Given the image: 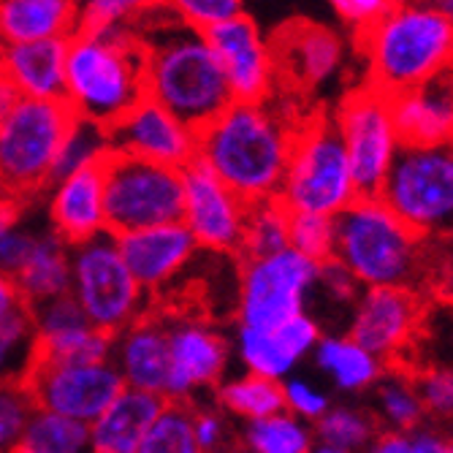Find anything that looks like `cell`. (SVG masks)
<instances>
[{
	"instance_id": "6da1fadb",
	"label": "cell",
	"mask_w": 453,
	"mask_h": 453,
	"mask_svg": "<svg viewBox=\"0 0 453 453\" xmlns=\"http://www.w3.org/2000/svg\"><path fill=\"white\" fill-rule=\"evenodd\" d=\"M294 131L266 101H231L198 128V157L247 203L277 198Z\"/></svg>"
},
{
	"instance_id": "7a4b0ae2",
	"label": "cell",
	"mask_w": 453,
	"mask_h": 453,
	"mask_svg": "<svg viewBox=\"0 0 453 453\" xmlns=\"http://www.w3.org/2000/svg\"><path fill=\"white\" fill-rule=\"evenodd\" d=\"M144 44V90L193 128H203L231 101V88L207 33L157 12L139 25Z\"/></svg>"
},
{
	"instance_id": "3957f363",
	"label": "cell",
	"mask_w": 453,
	"mask_h": 453,
	"mask_svg": "<svg viewBox=\"0 0 453 453\" xmlns=\"http://www.w3.org/2000/svg\"><path fill=\"white\" fill-rule=\"evenodd\" d=\"M366 81L399 96L453 68V22L426 0H396L372 27L356 35Z\"/></svg>"
},
{
	"instance_id": "277c9868",
	"label": "cell",
	"mask_w": 453,
	"mask_h": 453,
	"mask_svg": "<svg viewBox=\"0 0 453 453\" xmlns=\"http://www.w3.org/2000/svg\"><path fill=\"white\" fill-rule=\"evenodd\" d=\"M144 93L139 27H79L68 38L63 98L76 117L109 128Z\"/></svg>"
},
{
	"instance_id": "5b68a950",
	"label": "cell",
	"mask_w": 453,
	"mask_h": 453,
	"mask_svg": "<svg viewBox=\"0 0 453 453\" xmlns=\"http://www.w3.org/2000/svg\"><path fill=\"white\" fill-rule=\"evenodd\" d=\"M429 244L388 207L380 193L358 196L337 215L334 261L364 288L399 285L424 291Z\"/></svg>"
},
{
	"instance_id": "8992f818",
	"label": "cell",
	"mask_w": 453,
	"mask_h": 453,
	"mask_svg": "<svg viewBox=\"0 0 453 453\" xmlns=\"http://www.w3.org/2000/svg\"><path fill=\"white\" fill-rule=\"evenodd\" d=\"M73 119L65 98L22 96L0 119V190L25 203L44 193Z\"/></svg>"
},
{
	"instance_id": "52a82bcc",
	"label": "cell",
	"mask_w": 453,
	"mask_h": 453,
	"mask_svg": "<svg viewBox=\"0 0 453 453\" xmlns=\"http://www.w3.org/2000/svg\"><path fill=\"white\" fill-rule=\"evenodd\" d=\"M358 185L334 119L315 117L294 131L280 201L291 212L340 215L358 198Z\"/></svg>"
},
{
	"instance_id": "ba28073f",
	"label": "cell",
	"mask_w": 453,
	"mask_h": 453,
	"mask_svg": "<svg viewBox=\"0 0 453 453\" xmlns=\"http://www.w3.org/2000/svg\"><path fill=\"white\" fill-rule=\"evenodd\" d=\"M68 294L76 299L85 318L111 337L150 312L152 304V294L122 258L111 231L71 244Z\"/></svg>"
},
{
	"instance_id": "9c48e42d",
	"label": "cell",
	"mask_w": 453,
	"mask_h": 453,
	"mask_svg": "<svg viewBox=\"0 0 453 453\" xmlns=\"http://www.w3.org/2000/svg\"><path fill=\"white\" fill-rule=\"evenodd\" d=\"M380 196L426 242L453 236V139L402 144Z\"/></svg>"
},
{
	"instance_id": "30bf717a",
	"label": "cell",
	"mask_w": 453,
	"mask_h": 453,
	"mask_svg": "<svg viewBox=\"0 0 453 453\" xmlns=\"http://www.w3.org/2000/svg\"><path fill=\"white\" fill-rule=\"evenodd\" d=\"M111 234L182 220V169L111 150L104 160Z\"/></svg>"
},
{
	"instance_id": "8fae6325",
	"label": "cell",
	"mask_w": 453,
	"mask_h": 453,
	"mask_svg": "<svg viewBox=\"0 0 453 453\" xmlns=\"http://www.w3.org/2000/svg\"><path fill=\"white\" fill-rule=\"evenodd\" d=\"M236 318L250 326H277L280 320L310 310V299L320 274L318 261L294 247L239 264Z\"/></svg>"
},
{
	"instance_id": "7c38bea8",
	"label": "cell",
	"mask_w": 453,
	"mask_h": 453,
	"mask_svg": "<svg viewBox=\"0 0 453 453\" xmlns=\"http://www.w3.org/2000/svg\"><path fill=\"white\" fill-rule=\"evenodd\" d=\"M332 119L345 142L358 193H380L402 150V136L391 111V96L380 93L366 81V88L353 90L340 104Z\"/></svg>"
},
{
	"instance_id": "4fadbf2b",
	"label": "cell",
	"mask_w": 453,
	"mask_h": 453,
	"mask_svg": "<svg viewBox=\"0 0 453 453\" xmlns=\"http://www.w3.org/2000/svg\"><path fill=\"white\" fill-rule=\"evenodd\" d=\"M426 304L429 296L418 288H364L345 332L386 364H407L421 332Z\"/></svg>"
},
{
	"instance_id": "5bb4252c",
	"label": "cell",
	"mask_w": 453,
	"mask_h": 453,
	"mask_svg": "<svg viewBox=\"0 0 453 453\" xmlns=\"http://www.w3.org/2000/svg\"><path fill=\"white\" fill-rule=\"evenodd\" d=\"M35 407H47L76 421L93 424L126 388L119 369L106 361H47L38 358L25 380Z\"/></svg>"
},
{
	"instance_id": "9a60e30c",
	"label": "cell",
	"mask_w": 453,
	"mask_h": 453,
	"mask_svg": "<svg viewBox=\"0 0 453 453\" xmlns=\"http://www.w3.org/2000/svg\"><path fill=\"white\" fill-rule=\"evenodd\" d=\"M247 203L201 157L182 166V223L198 247L215 256H239L247 223Z\"/></svg>"
},
{
	"instance_id": "2e32d148",
	"label": "cell",
	"mask_w": 453,
	"mask_h": 453,
	"mask_svg": "<svg viewBox=\"0 0 453 453\" xmlns=\"http://www.w3.org/2000/svg\"><path fill=\"white\" fill-rule=\"evenodd\" d=\"M172 375L166 399L193 402L198 394L212 391L226 375L234 358V342L218 328L193 315L166 318Z\"/></svg>"
},
{
	"instance_id": "e0dca14e",
	"label": "cell",
	"mask_w": 453,
	"mask_h": 453,
	"mask_svg": "<svg viewBox=\"0 0 453 453\" xmlns=\"http://www.w3.org/2000/svg\"><path fill=\"white\" fill-rule=\"evenodd\" d=\"M109 139L111 150L117 152L166 163L177 169L198 157V128L147 93L117 122H111Z\"/></svg>"
},
{
	"instance_id": "ac0fdd59",
	"label": "cell",
	"mask_w": 453,
	"mask_h": 453,
	"mask_svg": "<svg viewBox=\"0 0 453 453\" xmlns=\"http://www.w3.org/2000/svg\"><path fill=\"white\" fill-rule=\"evenodd\" d=\"M234 101H269L277 85L272 38L247 14L231 17L207 30Z\"/></svg>"
},
{
	"instance_id": "d6986e66",
	"label": "cell",
	"mask_w": 453,
	"mask_h": 453,
	"mask_svg": "<svg viewBox=\"0 0 453 453\" xmlns=\"http://www.w3.org/2000/svg\"><path fill=\"white\" fill-rule=\"evenodd\" d=\"M323 337L320 320L304 310L277 326H250L239 323L234 334V356L247 372L264 378L285 380L296 372V366L312 356L315 345Z\"/></svg>"
},
{
	"instance_id": "ffe728a7",
	"label": "cell",
	"mask_w": 453,
	"mask_h": 453,
	"mask_svg": "<svg viewBox=\"0 0 453 453\" xmlns=\"http://www.w3.org/2000/svg\"><path fill=\"white\" fill-rule=\"evenodd\" d=\"M274 60L277 79L282 76L294 88L315 90L328 85L342 68L345 60V41L337 30L318 25V22H288L274 38Z\"/></svg>"
},
{
	"instance_id": "44dd1931",
	"label": "cell",
	"mask_w": 453,
	"mask_h": 453,
	"mask_svg": "<svg viewBox=\"0 0 453 453\" xmlns=\"http://www.w3.org/2000/svg\"><path fill=\"white\" fill-rule=\"evenodd\" d=\"M114 236L122 258L150 294H157L172 285L201 250L196 236L182 220L122 231Z\"/></svg>"
},
{
	"instance_id": "7402d4cb",
	"label": "cell",
	"mask_w": 453,
	"mask_h": 453,
	"mask_svg": "<svg viewBox=\"0 0 453 453\" xmlns=\"http://www.w3.org/2000/svg\"><path fill=\"white\" fill-rule=\"evenodd\" d=\"M50 228L68 244L88 242L109 231L106 223V193H104V163L101 166L73 169L60 174L44 190Z\"/></svg>"
},
{
	"instance_id": "603a6c76",
	"label": "cell",
	"mask_w": 453,
	"mask_h": 453,
	"mask_svg": "<svg viewBox=\"0 0 453 453\" xmlns=\"http://www.w3.org/2000/svg\"><path fill=\"white\" fill-rule=\"evenodd\" d=\"M111 361L119 369L126 386L166 396L172 375L166 315H157L150 310L131 326L122 328L119 334H114Z\"/></svg>"
},
{
	"instance_id": "cb8c5ba5",
	"label": "cell",
	"mask_w": 453,
	"mask_h": 453,
	"mask_svg": "<svg viewBox=\"0 0 453 453\" xmlns=\"http://www.w3.org/2000/svg\"><path fill=\"white\" fill-rule=\"evenodd\" d=\"M402 144H437L453 139V68L391 96Z\"/></svg>"
},
{
	"instance_id": "d4e9b609",
	"label": "cell",
	"mask_w": 453,
	"mask_h": 453,
	"mask_svg": "<svg viewBox=\"0 0 453 453\" xmlns=\"http://www.w3.org/2000/svg\"><path fill=\"white\" fill-rule=\"evenodd\" d=\"M65 58L68 38L0 44V71L14 81V88L25 98H63Z\"/></svg>"
},
{
	"instance_id": "484cf974",
	"label": "cell",
	"mask_w": 453,
	"mask_h": 453,
	"mask_svg": "<svg viewBox=\"0 0 453 453\" xmlns=\"http://www.w3.org/2000/svg\"><path fill=\"white\" fill-rule=\"evenodd\" d=\"M163 402H166V396L126 386L90 424V450L142 453L144 437L157 418Z\"/></svg>"
},
{
	"instance_id": "4316f807",
	"label": "cell",
	"mask_w": 453,
	"mask_h": 453,
	"mask_svg": "<svg viewBox=\"0 0 453 453\" xmlns=\"http://www.w3.org/2000/svg\"><path fill=\"white\" fill-rule=\"evenodd\" d=\"M312 361L318 372L328 380V386L345 396L369 394V388L383 378L388 366L380 356L366 350L348 332L323 334L312 350Z\"/></svg>"
},
{
	"instance_id": "83f0119b",
	"label": "cell",
	"mask_w": 453,
	"mask_h": 453,
	"mask_svg": "<svg viewBox=\"0 0 453 453\" xmlns=\"http://www.w3.org/2000/svg\"><path fill=\"white\" fill-rule=\"evenodd\" d=\"M79 27V0H0V44L71 38Z\"/></svg>"
},
{
	"instance_id": "f1b7e54d",
	"label": "cell",
	"mask_w": 453,
	"mask_h": 453,
	"mask_svg": "<svg viewBox=\"0 0 453 453\" xmlns=\"http://www.w3.org/2000/svg\"><path fill=\"white\" fill-rule=\"evenodd\" d=\"M14 280L27 304L47 302L68 294L71 288V244L58 236L50 226L35 231L33 250L25 264L14 272Z\"/></svg>"
},
{
	"instance_id": "f546056e",
	"label": "cell",
	"mask_w": 453,
	"mask_h": 453,
	"mask_svg": "<svg viewBox=\"0 0 453 453\" xmlns=\"http://www.w3.org/2000/svg\"><path fill=\"white\" fill-rule=\"evenodd\" d=\"M369 410L380 429H410L426 418L413 369L388 364L383 378L369 388Z\"/></svg>"
},
{
	"instance_id": "4dcf8cb0",
	"label": "cell",
	"mask_w": 453,
	"mask_h": 453,
	"mask_svg": "<svg viewBox=\"0 0 453 453\" xmlns=\"http://www.w3.org/2000/svg\"><path fill=\"white\" fill-rule=\"evenodd\" d=\"M315 432V450L320 453H358L372 450L380 434V424L372 416V410L342 402L326 410L312 424Z\"/></svg>"
},
{
	"instance_id": "1f68e13d",
	"label": "cell",
	"mask_w": 453,
	"mask_h": 453,
	"mask_svg": "<svg viewBox=\"0 0 453 453\" xmlns=\"http://www.w3.org/2000/svg\"><path fill=\"white\" fill-rule=\"evenodd\" d=\"M236 445L250 453H310L315 450L312 424L294 416L291 410L242 421L236 432Z\"/></svg>"
},
{
	"instance_id": "d6a6232c",
	"label": "cell",
	"mask_w": 453,
	"mask_h": 453,
	"mask_svg": "<svg viewBox=\"0 0 453 453\" xmlns=\"http://www.w3.org/2000/svg\"><path fill=\"white\" fill-rule=\"evenodd\" d=\"M215 399L239 424L277 413V410H285L282 380L247 372V369L242 375H231V378L226 375L215 386Z\"/></svg>"
},
{
	"instance_id": "836d02e7",
	"label": "cell",
	"mask_w": 453,
	"mask_h": 453,
	"mask_svg": "<svg viewBox=\"0 0 453 453\" xmlns=\"http://www.w3.org/2000/svg\"><path fill=\"white\" fill-rule=\"evenodd\" d=\"M38 358V332L30 304L0 315V383H25Z\"/></svg>"
},
{
	"instance_id": "e575fe53",
	"label": "cell",
	"mask_w": 453,
	"mask_h": 453,
	"mask_svg": "<svg viewBox=\"0 0 453 453\" xmlns=\"http://www.w3.org/2000/svg\"><path fill=\"white\" fill-rule=\"evenodd\" d=\"M22 453H85L90 450V424L35 407L19 440Z\"/></svg>"
},
{
	"instance_id": "d590c367",
	"label": "cell",
	"mask_w": 453,
	"mask_h": 453,
	"mask_svg": "<svg viewBox=\"0 0 453 453\" xmlns=\"http://www.w3.org/2000/svg\"><path fill=\"white\" fill-rule=\"evenodd\" d=\"M291 247V210L280 198L256 201L247 210L239 258H261Z\"/></svg>"
},
{
	"instance_id": "8d00e7d4",
	"label": "cell",
	"mask_w": 453,
	"mask_h": 453,
	"mask_svg": "<svg viewBox=\"0 0 453 453\" xmlns=\"http://www.w3.org/2000/svg\"><path fill=\"white\" fill-rule=\"evenodd\" d=\"M193 402L166 399L152 421L142 453H198L193 434Z\"/></svg>"
},
{
	"instance_id": "74e56055",
	"label": "cell",
	"mask_w": 453,
	"mask_h": 453,
	"mask_svg": "<svg viewBox=\"0 0 453 453\" xmlns=\"http://www.w3.org/2000/svg\"><path fill=\"white\" fill-rule=\"evenodd\" d=\"M111 345L114 337L109 332H101L90 320L38 340L41 358L47 361H106L111 358Z\"/></svg>"
},
{
	"instance_id": "f35d334b",
	"label": "cell",
	"mask_w": 453,
	"mask_h": 453,
	"mask_svg": "<svg viewBox=\"0 0 453 453\" xmlns=\"http://www.w3.org/2000/svg\"><path fill=\"white\" fill-rule=\"evenodd\" d=\"M109 152H111L109 128L106 126H98V122H93V119L76 117L71 131H68V136H65V142H63L55 177L68 174L73 169L101 166V163L109 157Z\"/></svg>"
},
{
	"instance_id": "ab89813d",
	"label": "cell",
	"mask_w": 453,
	"mask_h": 453,
	"mask_svg": "<svg viewBox=\"0 0 453 453\" xmlns=\"http://www.w3.org/2000/svg\"><path fill=\"white\" fill-rule=\"evenodd\" d=\"M291 247L318 264L332 261L337 250V218L323 212H291Z\"/></svg>"
},
{
	"instance_id": "60d3db41",
	"label": "cell",
	"mask_w": 453,
	"mask_h": 453,
	"mask_svg": "<svg viewBox=\"0 0 453 453\" xmlns=\"http://www.w3.org/2000/svg\"><path fill=\"white\" fill-rule=\"evenodd\" d=\"M163 9V0H79L81 27H139Z\"/></svg>"
},
{
	"instance_id": "b9f144b4",
	"label": "cell",
	"mask_w": 453,
	"mask_h": 453,
	"mask_svg": "<svg viewBox=\"0 0 453 453\" xmlns=\"http://www.w3.org/2000/svg\"><path fill=\"white\" fill-rule=\"evenodd\" d=\"M413 375L426 418L445 429H453V366L429 364L413 369Z\"/></svg>"
},
{
	"instance_id": "7bdbcfd3",
	"label": "cell",
	"mask_w": 453,
	"mask_h": 453,
	"mask_svg": "<svg viewBox=\"0 0 453 453\" xmlns=\"http://www.w3.org/2000/svg\"><path fill=\"white\" fill-rule=\"evenodd\" d=\"M35 402L25 383H0V453L19 450Z\"/></svg>"
},
{
	"instance_id": "ee69618b",
	"label": "cell",
	"mask_w": 453,
	"mask_h": 453,
	"mask_svg": "<svg viewBox=\"0 0 453 453\" xmlns=\"http://www.w3.org/2000/svg\"><path fill=\"white\" fill-rule=\"evenodd\" d=\"M163 12L201 33L244 14V0H163Z\"/></svg>"
},
{
	"instance_id": "f6af8a7d",
	"label": "cell",
	"mask_w": 453,
	"mask_h": 453,
	"mask_svg": "<svg viewBox=\"0 0 453 453\" xmlns=\"http://www.w3.org/2000/svg\"><path fill=\"white\" fill-rule=\"evenodd\" d=\"M361 291H364V285L340 261L332 258V261H326L320 266V274H318L312 296H323L326 304H332L337 312H345L350 318Z\"/></svg>"
},
{
	"instance_id": "bcb514c9",
	"label": "cell",
	"mask_w": 453,
	"mask_h": 453,
	"mask_svg": "<svg viewBox=\"0 0 453 453\" xmlns=\"http://www.w3.org/2000/svg\"><path fill=\"white\" fill-rule=\"evenodd\" d=\"M193 434H196V445L198 453H215V450H226L234 445L236 434L231 429V416L218 404V407H201L193 404Z\"/></svg>"
},
{
	"instance_id": "7dc6e473",
	"label": "cell",
	"mask_w": 453,
	"mask_h": 453,
	"mask_svg": "<svg viewBox=\"0 0 453 453\" xmlns=\"http://www.w3.org/2000/svg\"><path fill=\"white\" fill-rule=\"evenodd\" d=\"M282 394H285V410H291L294 416L310 424H315L326 410L332 407V394L307 378H296V375L285 378Z\"/></svg>"
},
{
	"instance_id": "c3c4849f",
	"label": "cell",
	"mask_w": 453,
	"mask_h": 453,
	"mask_svg": "<svg viewBox=\"0 0 453 453\" xmlns=\"http://www.w3.org/2000/svg\"><path fill=\"white\" fill-rule=\"evenodd\" d=\"M424 291L429 299L453 307V236L429 244V272Z\"/></svg>"
},
{
	"instance_id": "681fc988",
	"label": "cell",
	"mask_w": 453,
	"mask_h": 453,
	"mask_svg": "<svg viewBox=\"0 0 453 453\" xmlns=\"http://www.w3.org/2000/svg\"><path fill=\"white\" fill-rule=\"evenodd\" d=\"M394 4L396 0H328L332 12L340 17L342 25H348L353 35L372 27L383 14H388Z\"/></svg>"
},
{
	"instance_id": "f907efd6",
	"label": "cell",
	"mask_w": 453,
	"mask_h": 453,
	"mask_svg": "<svg viewBox=\"0 0 453 453\" xmlns=\"http://www.w3.org/2000/svg\"><path fill=\"white\" fill-rule=\"evenodd\" d=\"M404 440H407V453H450V429L429 418L404 429Z\"/></svg>"
},
{
	"instance_id": "816d5d0a",
	"label": "cell",
	"mask_w": 453,
	"mask_h": 453,
	"mask_svg": "<svg viewBox=\"0 0 453 453\" xmlns=\"http://www.w3.org/2000/svg\"><path fill=\"white\" fill-rule=\"evenodd\" d=\"M35 231L38 228H27V226L19 223L4 239H0V269H6L9 274H14L25 264V258L33 250Z\"/></svg>"
},
{
	"instance_id": "f5cc1de1",
	"label": "cell",
	"mask_w": 453,
	"mask_h": 453,
	"mask_svg": "<svg viewBox=\"0 0 453 453\" xmlns=\"http://www.w3.org/2000/svg\"><path fill=\"white\" fill-rule=\"evenodd\" d=\"M27 304L22 299V291H19V285L14 280V274H9L6 269H0V315H6L17 307Z\"/></svg>"
},
{
	"instance_id": "db71d44e",
	"label": "cell",
	"mask_w": 453,
	"mask_h": 453,
	"mask_svg": "<svg viewBox=\"0 0 453 453\" xmlns=\"http://www.w3.org/2000/svg\"><path fill=\"white\" fill-rule=\"evenodd\" d=\"M22 203L25 201L0 190V239H4L14 226L22 223Z\"/></svg>"
},
{
	"instance_id": "11a10c76",
	"label": "cell",
	"mask_w": 453,
	"mask_h": 453,
	"mask_svg": "<svg viewBox=\"0 0 453 453\" xmlns=\"http://www.w3.org/2000/svg\"><path fill=\"white\" fill-rule=\"evenodd\" d=\"M22 96H19V90L14 88V81L0 71V119H4L9 111H12V106L19 101Z\"/></svg>"
},
{
	"instance_id": "9f6ffc18",
	"label": "cell",
	"mask_w": 453,
	"mask_h": 453,
	"mask_svg": "<svg viewBox=\"0 0 453 453\" xmlns=\"http://www.w3.org/2000/svg\"><path fill=\"white\" fill-rule=\"evenodd\" d=\"M429 6H434L442 17H448L453 22V0H426Z\"/></svg>"
},
{
	"instance_id": "6f0895ef",
	"label": "cell",
	"mask_w": 453,
	"mask_h": 453,
	"mask_svg": "<svg viewBox=\"0 0 453 453\" xmlns=\"http://www.w3.org/2000/svg\"><path fill=\"white\" fill-rule=\"evenodd\" d=\"M450 453H453V429H450Z\"/></svg>"
}]
</instances>
